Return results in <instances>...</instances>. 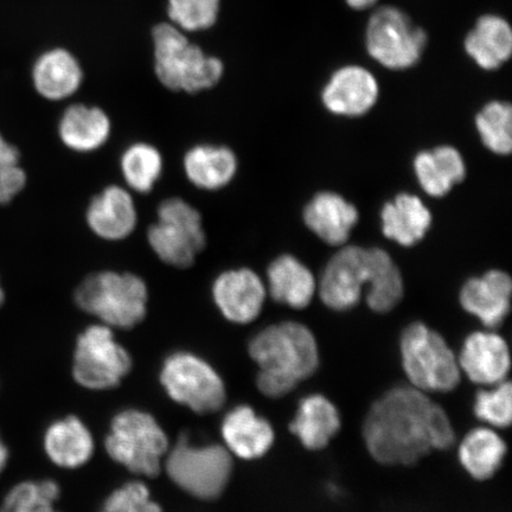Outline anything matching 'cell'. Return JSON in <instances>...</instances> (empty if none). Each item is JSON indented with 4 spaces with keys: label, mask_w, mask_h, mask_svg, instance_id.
<instances>
[{
    "label": "cell",
    "mask_w": 512,
    "mask_h": 512,
    "mask_svg": "<svg viewBox=\"0 0 512 512\" xmlns=\"http://www.w3.org/2000/svg\"><path fill=\"white\" fill-rule=\"evenodd\" d=\"M363 439L377 463L409 466L432 451L451 448L456 433L444 409L426 393L399 386L371 406L363 424Z\"/></svg>",
    "instance_id": "6da1fadb"
},
{
    "label": "cell",
    "mask_w": 512,
    "mask_h": 512,
    "mask_svg": "<svg viewBox=\"0 0 512 512\" xmlns=\"http://www.w3.org/2000/svg\"><path fill=\"white\" fill-rule=\"evenodd\" d=\"M248 351L259 367L256 386L272 399L293 392L319 367L316 337L309 328L297 322L267 326L251 339Z\"/></svg>",
    "instance_id": "7a4b0ae2"
},
{
    "label": "cell",
    "mask_w": 512,
    "mask_h": 512,
    "mask_svg": "<svg viewBox=\"0 0 512 512\" xmlns=\"http://www.w3.org/2000/svg\"><path fill=\"white\" fill-rule=\"evenodd\" d=\"M152 43L156 78L169 91L198 94L219 86L224 75L221 59L204 53L175 25L153 27Z\"/></svg>",
    "instance_id": "3957f363"
},
{
    "label": "cell",
    "mask_w": 512,
    "mask_h": 512,
    "mask_svg": "<svg viewBox=\"0 0 512 512\" xmlns=\"http://www.w3.org/2000/svg\"><path fill=\"white\" fill-rule=\"evenodd\" d=\"M75 303L111 329L130 330L143 322L149 305L146 281L132 272L99 271L76 288Z\"/></svg>",
    "instance_id": "277c9868"
},
{
    "label": "cell",
    "mask_w": 512,
    "mask_h": 512,
    "mask_svg": "<svg viewBox=\"0 0 512 512\" xmlns=\"http://www.w3.org/2000/svg\"><path fill=\"white\" fill-rule=\"evenodd\" d=\"M114 462L134 475L157 477L169 452L168 435L155 418L139 409H126L115 415L105 441Z\"/></svg>",
    "instance_id": "5b68a950"
},
{
    "label": "cell",
    "mask_w": 512,
    "mask_h": 512,
    "mask_svg": "<svg viewBox=\"0 0 512 512\" xmlns=\"http://www.w3.org/2000/svg\"><path fill=\"white\" fill-rule=\"evenodd\" d=\"M402 367L412 387L424 393H450L462 380L458 357L443 336L413 323L400 341Z\"/></svg>",
    "instance_id": "8992f818"
},
{
    "label": "cell",
    "mask_w": 512,
    "mask_h": 512,
    "mask_svg": "<svg viewBox=\"0 0 512 512\" xmlns=\"http://www.w3.org/2000/svg\"><path fill=\"white\" fill-rule=\"evenodd\" d=\"M146 240L165 265L178 270L190 268L207 247L203 217L184 198H165L157 208L156 222L147 229Z\"/></svg>",
    "instance_id": "52a82bcc"
},
{
    "label": "cell",
    "mask_w": 512,
    "mask_h": 512,
    "mask_svg": "<svg viewBox=\"0 0 512 512\" xmlns=\"http://www.w3.org/2000/svg\"><path fill=\"white\" fill-rule=\"evenodd\" d=\"M165 470L187 494L210 501L226 490L232 477L233 458L224 446L196 445L183 434L166 454Z\"/></svg>",
    "instance_id": "ba28073f"
},
{
    "label": "cell",
    "mask_w": 512,
    "mask_h": 512,
    "mask_svg": "<svg viewBox=\"0 0 512 512\" xmlns=\"http://www.w3.org/2000/svg\"><path fill=\"white\" fill-rule=\"evenodd\" d=\"M364 43L371 59L382 67L407 70L424 56L428 35L405 11L387 5L370 16Z\"/></svg>",
    "instance_id": "9c48e42d"
},
{
    "label": "cell",
    "mask_w": 512,
    "mask_h": 512,
    "mask_svg": "<svg viewBox=\"0 0 512 512\" xmlns=\"http://www.w3.org/2000/svg\"><path fill=\"white\" fill-rule=\"evenodd\" d=\"M160 383L170 399L197 414L219 412L227 399L226 384L219 373L188 351H177L166 358Z\"/></svg>",
    "instance_id": "30bf717a"
},
{
    "label": "cell",
    "mask_w": 512,
    "mask_h": 512,
    "mask_svg": "<svg viewBox=\"0 0 512 512\" xmlns=\"http://www.w3.org/2000/svg\"><path fill=\"white\" fill-rule=\"evenodd\" d=\"M132 357L104 324L88 326L76 342L73 376L81 387L106 390L118 387L130 374Z\"/></svg>",
    "instance_id": "8fae6325"
},
{
    "label": "cell",
    "mask_w": 512,
    "mask_h": 512,
    "mask_svg": "<svg viewBox=\"0 0 512 512\" xmlns=\"http://www.w3.org/2000/svg\"><path fill=\"white\" fill-rule=\"evenodd\" d=\"M371 249L342 248L326 265L318 291L322 302L335 311H348L360 302L364 284L369 283Z\"/></svg>",
    "instance_id": "7c38bea8"
},
{
    "label": "cell",
    "mask_w": 512,
    "mask_h": 512,
    "mask_svg": "<svg viewBox=\"0 0 512 512\" xmlns=\"http://www.w3.org/2000/svg\"><path fill=\"white\" fill-rule=\"evenodd\" d=\"M211 297L221 315L234 324H251L260 316L267 288L251 268H230L216 275Z\"/></svg>",
    "instance_id": "4fadbf2b"
},
{
    "label": "cell",
    "mask_w": 512,
    "mask_h": 512,
    "mask_svg": "<svg viewBox=\"0 0 512 512\" xmlns=\"http://www.w3.org/2000/svg\"><path fill=\"white\" fill-rule=\"evenodd\" d=\"M139 216L133 192L111 184L89 201L86 223L91 232L106 242L124 241L136 232Z\"/></svg>",
    "instance_id": "5bb4252c"
},
{
    "label": "cell",
    "mask_w": 512,
    "mask_h": 512,
    "mask_svg": "<svg viewBox=\"0 0 512 512\" xmlns=\"http://www.w3.org/2000/svg\"><path fill=\"white\" fill-rule=\"evenodd\" d=\"M380 86L373 73L362 66H344L326 83L322 100L326 110L343 117H361L379 100Z\"/></svg>",
    "instance_id": "9a60e30c"
},
{
    "label": "cell",
    "mask_w": 512,
    "mask_h": 512,
    "mask_svg": "<svg viewBox=\"0 0 512 512\" xmlns=\"http://www.w3.org/2000/svg\"><path fill=\"white\" fill-rule=\"evenodd\" d=\"M459 368L473 383L495 386L507 380L510 351L495 332H475L466 338L458 357Z\"/></svg>",
    "instance_id": "2e32d148"
},
{
    "label": "cell",
    "mask_w": 512,
    "mask_h": 512,
    "mask_svg": "<svg viewBox=\"0 0 512 512\" xmlns=\"http://www.w3.org/2000/svg\"><path fill=\"white\" fill-rule=\"evenodd\" d=\"M85 74L74 54L64 48L44 51L31 69V81L41 98L60 102L79 92Z\"/></svg>",
    "instance_id": "e0dca14e"
},
{
    "label": "cell",
    "mask_w": 512,
    "mask_h": 512,
    "mask_svg": "<svg viewBox=\"0 0 512 512\" xmlns=\"http://www.w3.org/2000/svg\"><path fill=\"white\" fill-rule=\"evenodd\" d=\"M113 124L101 107L73 104L63 111L57 134L66 149L81 155L94 153L111 139Z\"/></svg>",
    "instance_id": "ac0fdd59"
},
{
    "label": "cell",
    "mask_w": 512,
    "mask_h": 512,
    "mask_svg": "<svg viewBox=\"0 0 512 512\" xmlns=\"http://www.w3.org/2000/svg\"><path fill=\"white\" fill-rule=\"evenodd\" d=\"M182 166L192 187L216 192L234 181L239 171V159L226 145L201 143L184 153Z\"/></svg>",
    "instance_id": "d6986e66"
},
{
    "label": "cell",
    "mask_w": 512,
    "mask_h": 512,
    "mask_svg": "<svg viewBox=\"0 0 512 512\" xmlns=\"http://www.w3.org/2000/svg\"><path fill=\"white\" fill-rule=\"evenodd\" d=\"M221 433L224 447L243 460L264 457L275 439L270 422L246 405L235 407L224 416Z\"/></svg>",
    "instance_id": "ffe728a7"
},
{
    "label": "cell",
    "mask_w": 512,
    "mask_h": 512,
    "mask_svg": "<svg viewBox=\"0 0 512 512\" xmlns=\"http://www.w3.org/2000/svg\"><path fill=\"white\" fill-rule=\"evenodd\" d=\"M512 283L502 271H490L472 278L460 291V304L470 315L490 329L497 328L509 315Z\"/></svg>",
    "instance_id": "44dd1931"
},
{
    "label": "cell",
    "mask_w": 512,
    "mask_h": 512,
    "mask_svg": "<svg viewBox=\"0 0 512 512\" xmlns=\"http://www.w3.org/2000/svg\"><path fill=\"white\" fill-rule=\"evenodd\" d=\"M467 56L479 68L494 72L504 66L512 55V29L503 16H480L464 40Z\"/></svg>",
    "instance_id": "7402d4cb"
},
{
    "label": "cell",
    "mask_w": 512,
    "mask_h": 512,
    "mask_svg": "<svg viewBox=\"0 0 512 512\" xmlns=\"http://www.w3.org/2000/svg\"><path fill=\"white\" fill-rule=\"evenodd\" d=\"M306 226L331 246L347 242L358 221V211L335 192H320L304 210Z\"/></svg>",
    "instance_id": "603a6c76"
},
{
    "label": "cell",
    "mask_w": 512,
    "mask_h": 512,
    "mask_svg": "<svg viewBox=\"0 0 512 512\" xmlns=\"http://www.w3.org/2000/svg\"><path fill=\"white\" fill-rule=\"evenodd\" d=\"M43 447L50 462L62 469H79L93 457L94 439L78 416H67L49 425Z\"/></svg>",
    "instance_id": "cb8c5ba5"
},
{
    "label": "cell",
    "mask_w": 512,
    "mask_h": 512,
    "mask_svg": "<svg viewBox=\"0 0 512 512\" xmlns=\"http://www.w3.org/2000/svg\"><path fill=\"white\" fill-rule=\"evenodd\" d=\"M337 407L324 395L312 394L300 401L290 431L307 450H323L341 430Z\"/></svg>",
    "instance_id": "d4e9b609"
},
{
    "label": "cell",
    "mask_w": 512,
    "mask_h": 512,
    "mask_svg": "<svg viewBox=\"0 0 512 512\" xmlns=\"http://www.w3.org/2000/svg\"><path fill=\"white\" fill-rule=\"evenodd\" d=\"M312 272L292 255H281L267 270V293L275 302L302 310L317 292Z\"/></svg>",
    "instance_id": "484cf974"
},
{
    "label": "cell",
    "mask_w": 512,
    "mask_h": 512,
    "mask_svg": "<svg viewBox=\"0 0 512 512\" xmlns=\"http://www.w3.org/2000/svg\"><path fill=\"white\" fill-rule=\"evenodd\" d=\"M382 230L388 239L405 247L414 246L425 238L431 227L430 210L419 197L401 194L382 209Z\"/></svg>",
    "instance_id": "4316f807"
},
{
    "label": "cell",
    "mask_w": 512,
    "mask_h": 512,
    "mask_svg": "<svg viewBox=\"0 0 512 512\" xmlns=\"http://www.w3.org/2000/svg\"><path fill=\"white\" fill-rule=\"evenodd\" d=\"M414 170L421 188L433 197L445 196L466 176L464 159L452 146L419 153L414 160Z\"/></svg>",
    "instance_id": "83f0119b"
},
{
    "label": "cell",
    "mask_w": 512,
    "mask_h": 512,
    "mask_svg": "<svg viewBox=\"0 0 512 512\" xmlns=\"http://www.w3.org/2000/svg\"><path fill=\"white\" fill-rule=\"evenodd\" d=\"M507 444L491 428L479 427L471 431L459 445V460L465 471L477 480H488L501 469Z\"/></svg>",
    "instance_id": "f1b7e54d"
},
{
    "label": "cell",
    "mask_w": 512,
    "mask_h": 512,
    "mask_svg": "<svg viewBox=\"0 0 512 512\" xmlns=\"http://www.w3.org/2000/svg\"><path fill=\"white\" fill-rule=\"evenodd\" d=\"M120 174L133 194L146 195L155 190L164 174V158L158 147L134 142L121 152Z\"/></svg>",
    "instance_id": "f546056e"
},
{
    "label": "cell",
    "mask_w": 512,
    "mask_h": 512,
    "mask_svg": "<svg viewBox=\"0 0 512 512\" xmlns=\"http://www.w3.org/2000/svg\"><path fill=\"white\" fill-rule=\"evenodd\" d=\"M367 304L371 310L386 313L400 303L403 280L398 266L386 251L371 248V273Z\"/></svg>",
    "instance_id": "4dcf8cb0"
},
{
    "label": "cell",
    "mask_w": 512,
    "mask_h": 512,
    "mask_svg": "<svg viewBox=\"0 0 512 512\" xmlns=\"http://www.w3.org/2000/svg\"><path fill=\"white\" fill-rule=\"evenodd\" d=\"M60 495V485L55 480H25L6 492L0 512H60L55 509Z\"/></svg>",
    "instance_id": "1f68e13d"
},
{
    "label": "cell",
    "mask_w": 512,
    "mask_h": 512,
    "mask_svg": "<svg viewBox=\"0 0 512 512\" xmlns=\"http://www.w3.org/2000/svg\"><path fill=\"white\" fill-rule=\"evenodd\" d=\"M483 144L497 155H509L512 150V110L510 104L492 101L476 118Z\"/></svg>",
    "instance_id": "d6a6232c"
},
{
    "label": "cell",
    "mask_w": 512,
    "mask_h": 512,
    "mask_svg": "<svg viewBox=\"0 0 512 512\" xmlns=\"http://www.w3.org/2000/svg\"><path fill=\"white\" fill-rule=\"evenodd\" d=\"M220 10L221 0H168L170 23L185 34L213 28Z\"/></svg>",
    "instance_id": "836d02e7"
},
{
    "label": "cell",
    "mask_w": 512,
    "mask_h": 512,
    "mask_svg": "<svg viewBox=\"0 0 512 512\" xmlns=\"http://www.w3.org/2000/svg\"><path fill=\"white\" fill-rule=\"evenodd\" d=\"M21 151L0 133V206L15 200L27 188V171L21 164Z\"/></svg>",
    "instance_id": "e575fe53"
},
{
    "label": "cell",
    "mask_w": 512,
    "mask_h": 512,
    "mask_svg": "<svg viewBox=\"0 0 512 512\" xmlns=\"http://www.w3.org/2000/svg\"><path fill=\"white\" fill-rule=\"evenodd\" d=\"M512 388L509 381L495 384L476 396L475 414L486 425L507 428L512 420Z\"/></svg>",
    "instance_id": "d590c367"
},
{
    "label": "cell",
    "mask_w": 512,
    "mask_h": 512,
    "mask_svg": "<svg viewBox=\"0 0 512 512\" xmlns=\"http://www.w3.org/2000/svg\"><path fill=\"white\" fill-rule=\"evenodd\" d=\"M100 512H163L143 482H130L112 492Z\"/></svg>",
    "instance_id": "8d00e7d4"
},
{
    "label": "cell",
    "mask_w": 512,
    "mask_h": 512,
    "mask_svg": "<svg viewBox=\"0 0 512 512\" xmlns=\"http://www.w3.org/2000/svg\"><path fill=\"white\" fill-rule=\"evenodd\" d=\"M379 0H345L349 8L356 11H363L373 8Z\"/></svg>",
    "instance_id": "74e56055"
},
{
    "label": "cell",
    "mask_w": 512,
    "mask_h": 512,
    "mask_svg": "<svg viewBox=\"0 0 512 512\" xmlns=\"http://www.w3.org/2000/svg\"><path fill=\"white\" fill-rule=\"evenodd\" d=\"M10 459V451L4 443L2 435H0V477H2L6 467H8Z\"/></svg>",
    "instance_id": "f35d334b"
},
{
    "label": "cell",
    "mask_w": 512,
    "mask_h": 512,
    "mask_svg": "<svg viewBox=\"0 0 512 512\" xmlns=\"http://www.w3.org/2000/svg\"><path fill=\"white\" fill-rule=\"evenodd\" d=\"M5 302V291L2 285V281H0V307L3 306Z\"/></svg>",
    "instance_id": "ab89813d"
}]
</instances>
